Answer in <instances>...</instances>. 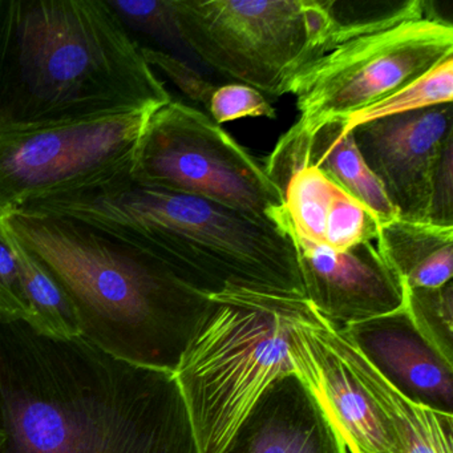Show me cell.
<instances>
[{
    "mask_svg": "<svg viewBox=\"0 0 453 453\" xmlns=\"http://www.w3.org/2000/svg\"><path fill=\"white\" fill-rule=\"evenodd\" d=\"M2 453H198L173 372L0 320Z\"/></svg>",
    "mask_w": 453,
    "mask_h": 453,
    "instance_id": "cell-1",
    "label": "cell"
},
{
    "mask_svg": "<svg viewBox=\"0 0 453 453\" xmlns=\"http://www.w3.org/2000/svg\"><path fill=\"white\" fill-rule=\"evenodd\" d=\"M171 100L108 0H0V126Z\"/></svg>",
    "mask_w": 453,
    "mask_h": 453,
    "instance_id": "cell-2",
    "label": "cell"
},
{
    "mask_svg": "<svg viewBox=\"0 0 453 453\" xmlns=\"http://www.w3.org/2000/svg\"><path fill=\"white\" fill-rule=\"evenodd\" d=\"M65 288L81 338L118 359L174 372L211 309L155 257L87 225L17 211L0 217Z\"/></svg>",
    "mask_w": 453,
    "mask_h": 453,
    "instance_id": "cell-3",
    "label": "cell"
},
{
    "mask_svg": "<svg viewBox=\"0 0 453 453\" xmlns=\"http://www.w3.org/2000/svg\"><path fill=\"white\" fill-rule=\"evenodd\" d=\"M20 211L73 219L128 243L208 296L230 286L303 296L290 237L267 219L214 201L128 179Z\"/></svg>",
    "mask_w": 453,
    "mask_h": 453,
    "instance_id": "cell-4",
    "label": "cell"
},
{
    "mask_svg": "<svg viewBox=\"0 0 453 453\" xmlns=\"http://www.w3.org/2000/svg\"><path fill=\"white\" fill-rule=\"evenodd\" d=\"M120 17L131 33L277 97L327 54L335 28L331 0H127Z\"/></svg>",
    "mask_w": 453,
    "mask_h": 453,
    "instance_id": "cell-5",
    "label": "cell"
},
{
    "mask_svg": "<svg viewBox=\"0 0 453 453\" xmlns=\"http://www.w3.org/2000/svg\"><path fill=\"white\" fill-rule=\"evenodd\" d=\"M173 375L198 453H221L267 387L294 372L288 335L309 302L296 294L224 288Z\"/></svg>",
    "mask_w": 453,
    "mask_h": 453,
    "instance_id": "cell-6",
    "label": "cell"
},
{
    "mask_svg": "<svg viewBox=\"0 0 453 453\" xmlns=\"http://www.w3.org/2000/svg\"><path fill=\"white\" fill-rule=\"evenodd\" d=\"M150 112L0 126V217L131 179Z\"/></svg>",
    "mask_w": 453,
    "mask_h": 453,
    "instance_id": "cell-7",
    "label": "cell"
},
{
    "mask_svg": "<svg viewBox=\"0 0 453 453\" xmlns=\"http://www.w3.org/2000/svg\"><path fill=\"white\" fill-rule=\"evenodd\" d=\"M131 179L272 222L282 193L265 166L197 108L172 99L150 112Z\"/></svg>",
    "mask_w": 453,
    "mask_h": 453,
    "instance_id": "cell-8",
    "label": "cell"
},
{
    "mask_svg": "<svg viewBox=\"0 0 453 453\" xmlns=\"http://www.w3.org/2000/svg\"><path fill=\"white\" fill-rule=\"evenodd\" d=\"M453 58L452 23L431 12L354 36L294 78L296 123L311 131L363 110Z\"/></svg>",
    "mask_w": 453,
    "mask_h": 453,
    "instance_id": "cell-9",
    "label": "cell"
},
{
    "mask_svg": "<svg viewBox=\"0 0 453 453\" xmlns=\"http://www.w3.org/2000/svg\"><path fill=\"white\" fill-rule=\"evenodd\" d=\"M351 134L399 219L429 222L437 171L453 145L452 104L370 121Z\"/></svg>",
    "mask_w": 453,
    "mask_h": 453,
    "instance_id": "cell-10",
    "label": "cell"
},
{
    "mask_svg": "<svg viewBox=\"0 0 453 453\" xmlns=\"http://www.w3.org/2000/svg\"><path fill=\"white\" fill-rule=\"evenodd\" d=\"M288 352L347 453H402L388 418L336 349L333 326L310 303L291 328Z\"/></svg>",
    "mask_w": 453,
    "mask_h": 453,
    "instance_id": "cell-11",
    "label": "cell"
},
{
    "mask_svg": "<svg viewBox=\"0 0 453 453\" xmlns=\"http://www.w3.org/2000/svg\"><path fill=\"white\" fill-rule=\"evenodd\" d=\"M296 249L303 296L334 327L391 314L405 306V286L375 241L331 250L280 227Z\"/></svg>",
    "mask_w": 453,
    "mask_h": 453,
    "instance_id": "cell-12",
    "label": "cell"
},
{
    "mask_svg": "<svg viewBox=\"0 0 453 453\" xmlns=\"http://www.w3.org/2000/svg\"><path fill=\"white\" fill-rule=\"evenodd\" d=\"M338 331L403 396L453 415V363L418 333L405 307Z\"/></svg>",
    "mask_w": 453,
    "mask_h": 453,
    "instance_id": "cell-13",
    "label": "cell"
},
{
    "mask_svg": "<svg viewBox=\"0 0 453 453\" xmlns=\"http://www.w3.org/2000/svg\"><path fill=\"white\" fill-rule=\"evenodd\" d=\"M272 181L283 198L272 217L275 226L335 251L376 241L380 225L370 209L315 166H294Z\"/></svg>",
    "mask_w": 453,
    "mask_h": 453,
    "instance_id": "cell-14",
    "label": "cell"
},
{
    "mask_svg": "<svg viewBox=\"0 0 453 453\" xmlns=\"http://www.w3.org/2000/svg\"><path fill=\"white\" fill-rule=\"evenodd\" d=\"M221 453H347L325 413L296 375L259 397Z\"/></svg>",
    "mask_w": 453,
    "mask_h": 453,
    "instance_id": "cell-15",
    "label": "cell"
},
{
    "mask_svg": "<svg viewBox=\"0 0 453 453\" xmlns=\"http://www.w3.org/2000/svg\"><path fill=\"white\" fill-rule=\"evenodd\" d=\"M298 165H311L354 196L378 219L379 225L399 219L380 182L363 160L351 131L331 119L311 131L294 124L275 145L265 164L270 180Z\"/></svg>",
    "mask_w": 453,
    "mask_h": 453,
    "instance_id": "cell-16",
    "label": "cell"
},
{
    "mask_svg": "<svg viewBox=\"0 0 453 453\" xmlns=\"http://www.w3.org/2000/svg\"><path fill=\"white\" fill-rule=\"evenodd\" d=\"M333 339L347 365L388 418L402 453H453V415L403 396L334 326Z\"/></svg>",
    "mask_w": 453,
    "mask_h": 453,
    "instance_id": "cell-17",
    "label": "cell"
},
{
    "mask_svg": "<svg viewBox=\"0 0 453 453\" xmlns=\"http://www.w3.org/2000/svg\"><path fill=\"white\" fill-rule=\"evenodd\" d=\"M375 242L405 288L452 282L453 226L397 219L379 226Z\"/></svg>",
    "mask_w": 453,
    "mask_h": 453,
    "instance_id": "cell-18",
    "label": "cell"
},
{
    "mask_svg": "<svg viewBox=\"0 0 453 453\" xmlns=\"http://www.w3.org/2000/svg\"><path fill=\"white\" fill-rule=\"evenodd\" d=\"M4 229L17 258L26 299L33 311L34 322L31 327L50 338L63 341L81 336L78 312L65 288L6 226Z\"/></svg>",
    "mask_w": 453,
    "mask_h": 453,
    "instance_id": "cell-19",
    "label": "cell"
},
{
    "mask_svg": "<svg viewBox=\"0 0 453 453\" xmlns=\"http://www.w3.org/2000/svg\"><path fill=\"white\" fill-rule=\"evenodd\" d=\"M452 99L453 58H448L384 99L338 120L343 124L344 131H351L370 121L452 104Z\"/></svg>",
    "mask_w": 453,
    "mask_h": 453,
    "instance_id": "cell-20",
    "label": "cell"
},
{
    "mask_svg": "<svg viewBox=\"0 0 453 453\" xmlns=\"http://www.w3.org/2000/svg\"><path fill=\"white\" fill-rule=\"evenodd\" d=\"M404 307L418 333L453 363L452 282L434 288H405Z\"/></svg>",
    "mask_w": 453,
    "mask_h": 453,
    "instance_id": "cell-21",
    "label": "cell"
},
{
    "mask_svg": "<svg viewBox=\"0 0 453 453\" xmlns=\"http://www.w3.org/2000/svg\"><path fill=\"white\" fill-rule=\"evenodd\" d=\"M208 112L209 118L219 126L246 118H277V112L266 97L243 84L217 87L209 100Z\"/></svg>",
    "mask_w": 453,
    "mask_h": 453,
    "instance_id": "cell-22",
    "label": "cell"
},
{
    "mask_svg": "<svg viewBox=\"0 0 453 453\" xmlns=\"http://www.w3.org/2000/svg\"><path fill=\"white\" fill-rule=\"evenodd\" d=\"M0 320L33 326L34 315L26 299L17 258L0 221Z\"/></svg>",
    "mask_w": 453,
    "mask_h": 453,
    "instance_id": "cell-23",
    "label": "cell"
},
{
    "mask_svg": "<svg viewBox=\"0 0 453 453\" xmlns=\"http://www.w3.org/2000/svg\"><path fill=\"white\" fill-rule=\"evenodd\" d=\"M142 47V57L153 70L160 71L166 78L171 79L180 91L189 97L192 102L203 105L208 110L209 100L217 86L206 81L192 65L180 59L176 55L169 54L155 47Z\"/></svg>",
    "mask_w": 453,
    "mask_h": 453,
    "instance_id": "cell-24",
    "label": "cell"
},
{
    "mask_svg": "<svg viewBox=\"0 0 453 453\" xmlns=\"http://www.w3.org/2000/svg\"><path fill=\"white\" fill-rule=\"evenodd\" d=\"M4 432L0 428V453H2V449H4Z\"/></svg>",
    "mask_w": 453,
    "mask_h": 453,
    "instance_id": "cell-25",
    "label": "cell"
}]
</instances>
